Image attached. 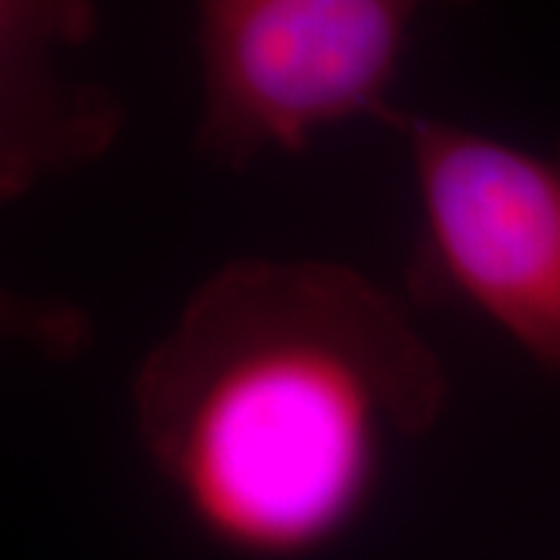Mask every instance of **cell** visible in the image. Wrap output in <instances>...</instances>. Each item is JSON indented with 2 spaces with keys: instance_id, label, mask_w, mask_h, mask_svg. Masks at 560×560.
Here are the masks:
<instances>
[{
  "instance_id": "277c9868",
  "label": "cell",
  "mask_w": 560,
  "mask_h": 560,
  "mask_svg": "<svg viewBox=\"0 0 560 560\" xmlns=\"http://www.w3.org/2000/svg\"><path fill=\"white\" fill-rule=\"evenodd\" d=\"M97 0H0V200L103 160L125 128L116 91L69 79L97 35Z\"/></svg>"
},
{
  "instance_id": "7a4b0ae2",
  "label": "cell",
  "mask_w": 560,
  "mask_h": 560,
  "mask_svg": "<svg viewBox=\"0 0 560 560\" xmlns=\"http://www.w3.org/2000/svg\"><path fill=\"white\" fill-rule=\"evenodd\" d=\"M474 0H197V156L241 175L340 121H386L423 7Z\"/></svg>"
},
{
  "instance_id": "3957f363",
  "label": "cell",
  "mask_w": 560,
  "mask_h": 560,
  "mask_svg": "<svg viewBox=\"0 0 560 560\" xmlns=\"http://www.w3.org/2000/svg\"><path fill=\"white\" fill-rule=\"evenodd\" d=\"M383 125L405 143L418 184L408 296L477 312L560 377V135L526 150L399 106Z\"/></svg>"
},
{
  "instance_id": "6da1fadb",
  "label": "cell",
  "mask_w": 560,
  "mask_h": 560,
  "mask_svg": "<svg viewBox=\"0 0 560 560\" xmlns=\"http://www.w3.org/2000/svg\"><path fill=\"white\" fill-rule=\"evenodd\" d=\"M440 352L349 265L224 261L135 371V430L184 514L243 560H308L361 521L386 452L436 430Z\"/></svg>"
}]
</instances>
